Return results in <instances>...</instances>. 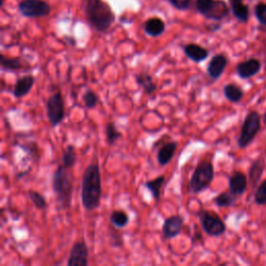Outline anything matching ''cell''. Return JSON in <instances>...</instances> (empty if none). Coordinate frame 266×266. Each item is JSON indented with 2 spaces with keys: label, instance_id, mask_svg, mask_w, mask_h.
<instances>
[{
  "label": "cell",
  "instance_id": "cell-1",
  "mask_svg": "<svg viewBox=\"0 0 266 266\" xmlns=\"http://www.w3.org/2000/svg\"><path fill=\"white\" fill-rule=\"evenodd\" d=\"M102 197V180L100 168L91 163L85 171L81 180V203L87 211H94L100 206Z\"/></svg>",
  "mask_w": 266,
  "mask_h": 266
},
{
  "label": "cell",
  "instance_id": "cell-2",
  "mask_svg": "<svg viewBox=\"0 0 266 266\" xmlns=\"http://www.w3.org/2000/svg\"><path fill=\"white\" fill-rule=\"evenodd\" d=\"M83 8L89 24L98 32L108 31L116 21L115 13L104 0H84Z\"/></svg>",
  "mask_w": 266,
  "mask_h": 266
},
{
  "label": "cell",
  "instance_id": "cell-3",
  "mask_svg": "<svg viewBox=\"0 0 266 266\" xmlns=\"http://www.w3.org/2000/svg\"><path fill=\"white\" fill-rule=\"evenodd\" d=\"M52 188L59 208L69 209L73 196V180L69 170L63 165L58 166L53 173Z\"/></svg>",
  "mask_w": 266,
  "mask_h": 266
},
{
  "label": "cell",
  "instance_id": "cell-4",
  "mask_svg": "<svg viewBox=\"0 0 266 266\" xmlns=\"http://www.w3.org/2000/svg\"><path fill=\"white\" fill-rule=\"evenodd\" d=\"M214 178V167L211 161H201L194 171L188 183V192L199 195L209 188Z\"/></svg>",
  "mask_w": 266,
  "mask_h": 266
},
{
  "label": "cell",
  "instance_id": "cell-5",
  "mask_svg": "<svg viewBox=\"0 0 266 266\" xmlns=\"http://www.w3.org/2000/svg\"><path fill=\"white\" fill-rule=\"evenodd\" d=\"M260 129H261L260 113L256 110H252L245 116L244 121L242 123L240 134L237 139L238 148L240 149L248 148L254 141Z\"/></svg>",
  "mask_w": 266,
  "mask_h": 266
},
{
  "label": "cell",
  "instance_id": "cell-6",
  "mask_svg": "<svg viewBox=\"0 0 266 266\" xmlns=\"http://www.w3.org/2000/svg\"><path fill=\"white\" fill-rule=\"evenodd\" d=\"M196 11L207 19L220 21L229 14V9L222 0H196Z\"/></svg>",
  "mask_w": 266,
  "mask_h": 266
},
{
  "label": "cell",
  "instance_id": "cell-7",
  "mask_svg": "<svg viewBox=\"0 0 266 266\" xmlns=\"http://www.w3.org/2000/svg\"><path fill=\"white\" fill-rule=\"evenodd\" d=\"M198 217L204 232L208 236L218 237L226 233V223L216 213L205 209H201L198 212Z\"/></svg>",
  "mask_w": 266,
  "mask_h": 266
},
{
  "label": "cell",
  "instance_id": "cell-8",
  "mask_svg": "<svg viewBox=\"0 0 266 266\" xmlns=\"http://www.w3.org/2000/svg\"><path fill=\"white\" fill-rule=\"evenodd\" d=\"M47 118L52 127L58 126L66 118L65 101L59 91L51 95L46 102Z\"/></svg>",
  "mask_w": 266,
  "mask_h": 266
},
{
  "label": "cell",
  "instance_id": "cell-9",
  "mask_svg": "<svg viewBox=\"0 0 266 266\" xmlns=\"http://www.w3.org/2000/svg\"><path fill=\"white\" fill-rule=\"evenodd\" d=\"M20 14L26 18L46 17L51 13V7L44 0H22L18 5Z\"/></svg>",
  "mask_w": 266,
  "mask_h": 266
},
{
  "label": "cell",
  "instance_id": "cell-10",
  "mask_svg": "<svg viewBox=\"0 0 266 266\" xmlns=\"http://www.w3.org/2000/svg\"><path fill=\"white\" fill-rule=\"evenodd\" d=\"M89 248L85 240L75 242L71 249L68 266H88L89 265Z\"/></svg>",
  "mask_w": 266,
  "mask_h": 266
},
{
  "label": "cell",
  "instance_id": "cell-11",
  "mask_svg": "<svg viewBox=\"0 0 266 266\" xmlns=\"http://www.w3.org/2000/svg\"><path fill=\"white\" fill-rule=\"evenodd\" d=\"M184 226V218L179 215H172L165 219L162 224V234L167 240H171L179 236Z\"/></svg>",
  "mask_w": 266,
  "mask_h": 266
},
{
  "label": "cell",
  "instance_id": "cell-12",
  "mask_svg": "<svg viewBox=\"0 0 266 266\" xmlns=\"http://www.w3.org/2000/svg\"><path fill=\"white\" fill-rule=\"evenodd\" d=\"M261 62L256 58H250L239 63L236 66V73L241 79H249L256 76L261 71Z\"/></svg>",
  "mask_w": 266,
  "mask_h": 266
},
{
  "label": "cell",
  "instance_id": "cell-13",
  "mask_svg": "<svg viewBox=\"0 0 266 266\" xmlns=\"http://www.w3.org/2000/svg\"><path fill=\"white\" fill-rule=\"evenodd\" d=\"M227 65L228 57L224 54L219 53L214 55L207 66V74L209 77L212 80H217L218 78H220L227 68Z\"/></svg>",
  "mask_w": 266,
  "mask_h": 266
},
{
  "label": "cell",
  "instance_id": "cell-14",
  "mask_svg": "<svg viewBox=\"0 0 266 266\" xmlns=\"http://www.w3.org/2000/svg\"><path fill=\"white\" fill-rule=\"evenodd\" d=\"M183 52L189 59L197 64L204 62L209 56V51L206 48L195 43H189L184 45Z\"/></svg>",
  "mask_w": 266,
  "mask_h": 266
},
{
  "label": "cell",
  "instance_id": "cell-15",
  "mask_svg": "<svg viewBox=\"0 0 266 266\" xmlns=\"http://www.w3.org/2000/svg\"><path fill=\"white\" fill-rule=\"evenodd\" d=\"M229 188L234 195L242 196L248 189V178L244 173L234 172L229 178Z\"/></svg>",
  "mask_w": 266,
  "mask_h": 266
},
{
  "label": "cell",
  "instance_id": "cell-16",
  "mask_svg": "<svg viewBox=\"0 0 266 266\" xmlns=\"http://www.w3.org/2000/svg\"><path fill=\"white\" fill-rule=\"evenodd\" d=\"M34 81L35 79L32 75H26L23 76V77L18 78L13 90L14 97L17 99H21L24 96H26L33 88Z\"/></svg>",
  "mask_w": 266,
  "mask_h": 266
},
{
  "label": "cell",
  "instance_id": "cell-17",
  "mask_svg": "<svg viewBox=\"0 0 266 266\" xmlns=\"http://www.w3.org/2000/svg\"><path fill=\"white\" fill-rule=\"evenodd\" d=\"M265 170V158L263 156L255 159L249 170V180L252 187H256L262 178V175Z\"/></svg>",
  "mask_w": 266,
  "mask_h": 266
},
{
  "label": "cell",
  "instance_id": "cell-18",
  "mask_svg": "<svg viewBox=\"0 0 266 266\" xmlns=\"http://www.w3.org/2000/svg\"><path fill=\"white\" fill-rule=\"evenodd\" d=\"M177 148H178L177 141L167 142L159 148L158 153H157V161L161 167L167 166L171 162V160L173 159V157L176 153Z\"/></svg>",
  "mask_w": 266,
  "mask_h": 266
},
{
  "label": "cell",
  "instance_id": "cell-19",
  "mask_svg": "<svg viewBox=\"0 0 266 266\" xmlns=\"http://www.w3.org/2000/svg\"><path fill=\"white\" fill-rule=\"evenodd\" d=\"M144 30L146 33L152 37L160 36L166 30V23L162 19L158 17H153L148 19L144 23Z\"/></svg>",
  "mask_w": 266,
  "mask_h": 266
},
{
  "label": "cell",
  "instance_id": "cell-20",
  "mask_svg": "<svg viewBox=\"0 0 266 266\" xmlns=\"http://www.w3.org/2000/svg\"><path fill=\"white\" fill-rule=\"evenodd\" d=\"M135 81L137 86L140 87L148 95H152L157 90V86L154 83L153 77L148 73H138L135 76Z\"/></svg>",
  "mask_w": 266,
  "mask_h": 266
},
{
  "label": "cell",
  "instance_id": "cell-21",
  "mask_svg": "<svg viewBox=\"0 0 266 266\" xmlns=\"http://www.w3.org/2000/svg\"><path fill=\"white\" fill-rule=\"evenodd\" d=\"M166 183V177L165 176H159L153 180H149L145 183V187L150 191L152 197L154 198L156 202L160 201L161 198V189L163 184Z\"/></svg>",
  "mask_w": 266,
  "mask_h": 266
},
{
  "label": "cell",
  "instance_id": "cell-22",
  "mask_svg": "<svg viewBox=\"0 0 266 266\" xmlns=\"http://www.w3.org/2000/svg\"><path fill=\"white\" fill-rule=\"evenodd\" d=\"M223 95L228 101L238 103L244 96L243 90L236 84H228L223 87Z\"/></svg>",
  "mask_w": 266,
  "mask_h": 266
},
{
  "label": "cell",
  "instance_id": "cell-23",
  "mask_svg": "<svg viewBox=\"0 0 266 266\" xmlns=\"http://www.w3.org/2000/svg\"><path fill=\"white\" fill-rule=\"evenodd\" d=\"M0 66L3 71L14 72L24 68V64L20 57H7L4 54H0Z\"/></svg>",
  "mask_w": 266,
  "mask_h": 266
},
{
  "label": "cell",
  "instance_id": "cell-24",
  "mask_svg": "<svg viewBox=\"0 0 266 266\" xmlns=\"http://www.w3.org/2000/svg\"><path fill=\"white\" fill-rule=\"evenodd\" d=\"M231 10L234 16L241 22H247L249 19V8L243 5L242 0H229Z\"/></svg>",
  "mask_w": 266,
  "mask_h": 266
},
{
  "label": "cell",
  "instance_id": "cell-25",
  "mask_svg": "<svg viewBox=\"0 0 266 266\" xmlns=\"http://www.w3.org/2000/svg\"><path fill=\"white\" fill-rule=\"evenodd\" d=\"M236 195H234L231 191L223 192L216 196L213 199L214 204L219 208H229L235 205L236 203Z\"/></svg>",
  "mask_w": 266,
  "mask_h": 266
},
{
  "label": "cell",
  "instance_id": "cell-26",
  "mask_svg": "<svg viewBox=\"0 0 266 266\" xmlns=\"http://www.w3.org/2000/svg\"><path fill=\"white\" fill-rule=\"evenodd\" d=\"M77 161V155H76V150L73 145H68L67 148L64 150L63 158H62V165L68 169L71 170Z\"/></svg>",
  "mask_w": 266,
  "mask_h": 266
},
{
  "label": "cell",
  "instance_id": "cell-27",
  "mask_svg": "<svg viewBox=\"0 0 266 266\" xmlns=\"http://www.w3.org/2000/svg\"><path fill=\"white\" fill-rule=\"evenodd\" d=\"M105 133H106V141L109 146H113L119 139L123 137V134L121 131L118 130L115 123L108 122L105 127Z\"/></svg>",
  "mask_w": 266,
  "mask_h": 266
},
{
  "label": "cell",
  "instance_id": "cell-28",
  "mask_svg": "<svg viewBox=\"0 0 266 266\" xmlns=\"http://www.w3.org/2000/svg\"><path fill=\"white\" fill-rule=\"evenodd\" d=\"M110 222L116 228H125L129 222V215L123 210H115L110 214Z\"/></svg>",
  "mask_w": 266,
  "mask_h": 266
},
{
  "label": "cell",
  "instance_id": "cell-29",
  "mask_svg": "<svg viewBox=\"0 0 266 266\" xmlns=\"http://www.w3.org/2000/svg\"><path fill=\"white\" fill-rule=\"evenodd\" d=\"M28 197L31 200V202L33 203V205L40 210H44L47 207V202L46 199L44 198V196L42 194H40L39 192L35 191H29L28 192Z\"/></svg>",
  "mask_w": 266,
  "mask_h": 266
},
{
  "label": "cell",
  "instance_id": "cell-30",
  "mask_svg": "<svg viewBox=\"0 0 266 266\" xmlns=\"http://www.w3.org/2000/svg\"><path fill=\"white\" fill-rule=\"evenodd\" d=\"M83 101L85 103L86 108L93 109V108H95L98 105L99 97H98V95L95 92H93L91 90H88L84 94V96H83Z\"/></svg>",
  "mask_w": 266,
  "mask_h": 266
},
{
  "label": "cell",
  "instance_id": "cell-31",
  "mask_svg": "<svg viewBox=\"0 0 266 266\" xmlns=\"http://www.w3.org/2000/svg\"><path fill=\"white\" fill-rule=\"evenodd\" d=\"M254 201L257 205H266V179L258 186L254 196Z\"/></svg>",
  "mask_w": 266,
  "mask_h": 266
},
{
  "label": "cell",
  "instance_id": "cell-32",
  "mask_svg": "<svg viewBox=\"0 0 266 266\" xmlns=\"http://www.w3.org/2000/svg\"><path fill=\"white\" fill-rule=\"evenodd\" d=\"M19 147L24 151L26 152V153L32 157V159H36L39 160L40 158V149L39 147H37V145L33 141V142H29V144H25V145H19Z\"/></svg>",
  "mask_w": 266,
  "mask_h": 266
},
{
  "label": "cell",
  "instance_id": "cell-33",
  "mask_svg": "<svg viewBox=\"0 0 266 266\" xmlns=\"http://www.w3.org/2000/svg\"><path fill=\"white\" fill-rule=\"evenodd\" d=\"M168 2L178 11H187L192 6V0H168Z\"/></svg>",
  "mask_w": 266,
  "mask_h": 266
},
{
  "label": "cell",
  "instance_id": "cell-34",
  "mask_svg": "<svg viewBox=\"0 0 266 266\" xmlns=\"http://www.w3.org/2000/svg\"><path fill=\"white\" fill-rule=\"evenodd\" d=\"M255 13L259 22L263 25H266V5H259L256 8Z\"/></svg>",
  "mask_w": 266,
  "mask_h": 266
},
{
  "label": "cell",
  "instance_id": "cell-35",
  "mask_svg": "<svg viewBox=\"0 0 266 266\" xmlns=\"http://www.w3.org/2000/svg\"><path fill=\"white\" fill-rule=\"evenodd\" d=\"M29 172V170L28 171H24V172H21V173H18L17 174V178L18 179H21L22 177H24V176H26V174Z\"/></svg>",
  "mask_w": 266,
  "mask_h": 266
},
{
  "label": "cell",
  "instance_id": "cell-36",
  "mask_svg": "<svg viewBox=\"0 0 266 266\" xmlns=\"http://www.w3.org/2000/svg\"><path fill=\"white\" fill-rule=\"evenodd\" d=\"M263 121H264V124L266 125V111H265V113H264V118H263Z\"/></svg>",
  "mask_w": 266,
  "mask_h": 266
},
{
  "label": "cell",
  "instance_id": "cell-37",
  "mask_svg": "<svg viewBox=\"0 0 266 266\" xmlns=\"http://www.w3.org/2000/svg\"><path fill=\"white\" fill-rule=\"evenodd\" d=\"M265 63H266V49H265Z\"/></svg>",
  "mask_w": 266,
  "mask_h": 266
}]
</instances>
